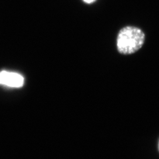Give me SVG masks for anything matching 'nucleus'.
Returning <instances> with one entry per match:
<instances>
[{"mask_svg": "<svg viewBox=\"0 0 159 159\" xmlns=\"http://www.w3.org/2000/svg\"><path fill=\"white\" fill-rule=\"evenodd\" d=\"M145 33L139 28L127 26L119 31L117 37V48L122 54H131L140 49L145 43Z\"/></svg>", "mask_w": 159, "mask_h": 159, "instance_id": "1", "label": "nucleus"}, {"mask_svg": "<svg viewBox=\"0 0 159 159\" xmlns=\"http://www.w3.org/2000/svg\"><path fill=\"white\" fill-rule=\"evenodd\" d=\"M24 78L20 74L3 70L0 72V84L11 88H21L24 84Z\"/></svg>", "mask_w": 159, "mask_h": 159, "instance_id": "2", "label": "nucleus"}, {"mask_svg": "<svg viewBox=\"0 0 159 159\" xmlns=\"http://www.w3.org/2000/svg\"><path fill=\"white\" fill-rule=\"evenodd\" d=\"M158 150H159V143H158Z\"/></svg>", "mask_w": 159, "mask_h": 159, "instance_id": "4", "label": "nucleus"}, {"mask_svg": "<svg viewBox=\"0 0 159 159\" xmlns=\"http://www.w3.org/2000/svg\"><path fill=\"white\" fill-rule=\"evenodd\" d=\"M83 1H84V2H85V3H86L89 4V3H93L94 2L96 1V0H83Z\"/></svg>", "mask_w": 159, "mask_h": 159, "instance_id": "3", "label": "nucleus"}]
</instances>
